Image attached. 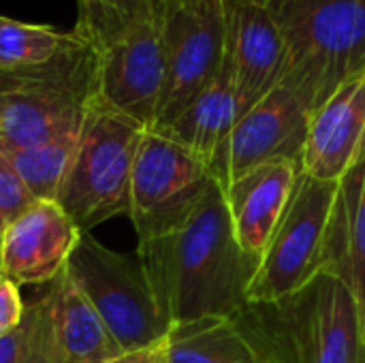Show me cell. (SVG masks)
Returning a JSON list of instances; mask_svg holds the SVG:
<instances>
[{"label":"cell","mask_w":365,"mask_h":363,"mask_svg":"<svg viewBox=\"0 0 365 363\" xmlns=\"http://www.w3.org/2000/svg\"><path fill=\"white\" fill-rule=\"evenodd\" d=\"M171 363H259L231 319H199L173 325L165 338Z\"/></svg>","instance_id":"d6986e66"},{"label":"cell","mask_w":365,"mask_h":363,"mask_svg":"<svg viewBox=\"0 0 365 363\" xmlns=\"http://www.w3.org/2000/svg\"><path fill=\"white\" fill-rule=\"evenodd\" d=\"M302 173L304 165L297 160H272L222 188L235 237L248 255L263 257Z\"/></svg>","instance_id":"9a60e30c"},{"label":"cell","mask_w":365,"mask_h":363,"mask_svg":"<svg viewBox=\"0 0 365 363\" xmlns=\"http://www.w3.org/2000/svg\"><path fill=\"white\" fill-rule=\"evenodd\" d=\"M137 363H171L169 357H167V351H165V342L158 344V347H154V349H150V351L139 353Z\"/></svg>","instance_id":"484cf974"},{"label":"cell","mask_w":365,"mask_h":363,"mask_svg":"<svg viewBox=\"0 0 365 363\" xmlns=\"http://www.w3.org/2000/svg\"><path fill=\"white\" fill-rule=\"evenodd\" d=\"M165 88L152 131L169 126L220 73L227 58L225 0H158Z\"/></svg>","instance_id":"ba28073f"},{"label":"cell","mask_w":365,"mask_h":363,"mask_svg":"<svg viewBox=\"0 0 365 363\" xmlns=\"http://www.w3.org/2000/svg\"><path fill=\"white\" fill-rule=\"evenodd\" d=\"M26 304L19 295V285L0 276V338L9 336L24 321Z\"/></svg>","instance_id":"d4e9b609"},{"label":"cell","mask_w":365,"mask_h":363,"mask_svg":"<svg viewBox=\"0 0 365 363\" xmlns=\"http://www.w3.org/2000/svg\"><path fill=\"white\" fill-rule=\"evenodd\" d=\"M225 2H259V4H269L272 0H225Z\"/></svg>","instance_id":"83f0119b"},{"label":"cell","mask_w":365,"mask_h":363,"mask_svg":"<svg viewBox=\"0 0 365 363\" xmlns=\"http://www.w3.org/2000/svg\"><path fill=\"white\" fill-rule=\"evenodd\" d=\"M66 272L124 355L165 342L171 325L137 255L115 252L90 233H81Z\"/></svg>","instance_id":"8992f818"},{"label":"cell","mask_w":365,"mask_h":363,"mask_svg":"<svg viewBox=\"0 0 365 363\" xmlns=\"http://www.w3.org/2000/svg\"><path fill=\"white\" fill-rule=\"evenodd\" d=\"M77 39V30L58 32L49 26L24 24L0 15V68H19L49 62Z\"/></svg>","instance_id":"44dd1931"},{"label":"cell","mask_w":365,"mask_h":363,"mask_svg":"<svg viewBox=\"0 0 365 363\" xmlns=\"http://www.w3.org/2000/svg\"><path fill=\"white\" fill-rule=\"evenodd\" d=\"M137 257L171 327L233 317L248 304L261 263L237 242L220 184L180 229L137 246Z\"/></svg>","instance_id":"6da1fadb"},{"label":"cell","mask_w":365,"mask_h":363,"mask_svg":"<svg viewBox=\"0 0 365 363\" xmlns=\"http://www.w3.org/2000/svg\"><path fill=\"white\" fill-rule=\"evenodd\" d=\"M143 135L141 124L105 105L98 94L88 103L77 152L56 199L81 233L128 216L130 178Z\"/></svg>","instance_id":"5b68a950"},{"label":"cell","mask_w":365,"mask_h":363,"mask_svg":"<svg viewBox=\"0 0 365 363\" xmlns=\"http://www.w3.org/2000/svg\"><path fill=\"white\" fill-rule=\"evenodd\" d=\"M81 128V126H79ZM79 128L36 145L4 150L34 201H56L77 152ZM2 150V148H0Z\"/></svg>","instance_id":"ffe728a7"},{"label":"cell","mask_w":365,"mask_h":363,"mask_svg":"<svg viewBox=\"0 0 365 363\" xmlns=\"http://www.w3.org/2000/svg\"><path fill=\"white\" fill-rule=\"evenodd\" d=\"M289 51L284 83L317 111L365 71V0H272Z\"/></svg>","instance_id":"277c9868"},{"label":"cell","mask_w":365,"mask_h":363,"mask_svg":"<svg viewBox=\"0 0 365 363\" xmlns=\"http://www.w3.org/2000/svg\"><path fill=\"white\" fill-rule=\"evenodd\" d=\"M308 122V107L282 81L235 122L225 152V186L233 178L272 160H297L304 165Z\"/></svg>","instance_id":"8fae6325"},{"label":"cell","mask_w":365,"mask_h":363,"mask_svg":"<svg viewBox=\"0 0 365 363\" xmlns=\"http://www.w3.org/2000/svg\"><path fill=\"white\" fill-rule=\"evenodd\" d=\"M158 0H77V26L96 51L122 39L135 24L156 15Z\"/></svg>","instance_id":"7402d4cb"},{"label":"cell","mask_w":365,"mask_h":363,"mask_svg":"<svg viewBox=\"0 0 365 363\" xmlns=\"http://www.w3.org/2000/svg\"><path fill=\"white\" fill-rule=\"evenodd\" d=\"M34 201L4 150H0V235Z\"/></svg>","instance_id":"cb8c5ba5"},{"label":"cell","mask_w":365,"mask_h":363,"mask_svg":"<svg viewBox=\"0 0 365 363\" xmlns=\"http://www.w3.org/2000/svg\"><path fill=\"white\" fill-rule=\"evenodd\" d=\"M210 167L163 133L145 131L130 178L128 216L139 246L180 229L216 186Z\"/></svg>","instance_id":"9c48e42d"},{"label":"cell","mask_w":365,"mask_h":363,"mask_svg":"<svg viewBox=\"0 0 365 363\" xmlns=\"http://www.w3.org/2000/svg\"><path fill=\"white\" fill-rule=\"evenodd\" d=\"M0 363H51L49 325L43 293L26 304L24 321L0 338Z\"/></svg>","instance_id":"603a6c76"},{"label":"cell","mask_w":365,"mask_h":363,"mask_svg":"<svg viewBox=\"0 0 365 363\" xmlns=\"http://www.w3.org/2000/svg\"><path fill=\"white\" fill-rule=\"evenodd\" d=\"M237 118L240 113L233 73L229 60L225 58V64L216 79L169 126L156 133L167 135L169 139L184 145L188 152H192L199 160H203L222 188L227 180V141Z\"/></svg>","instance_id":"e0dca14e"},{"label":"cell","mask_w":365,"mask_h":363,"mask_svg":"<svg viewBox=\"0 0 365 363\" xmlns=\"http://www.w3.org/2000/svg\"><path fill=\"white\" fill-rule=\"evenodd\" d=\"M43 300L51 363H105L124 355L66 270L45 285Z\"/></svg>","instance_id":"2e32d148"},{"label":"cell","mask_w":365,"mask_h":363,"mask_svg":"<svg viewBox=\"0 0 365 363\" xmlns=\"http://www.w3.org/2000/svg\"><path fill=\"white\" fill-rule=\"evenodd\" d=\"M167 62L158 15L135 24L98 51V98L145 131L156 124Z\"/></svg>","instance_id":"30bf717a"},{"label":"cell","mask_w":365,"mask_h":363,"mask_svg":"<svg viewBox=\"0 0 365 363\" xmlns=\"http://www.w3.org/2000/svg\"><path fill=\"white\" fill-rule=\"evenodd\" d=\"M259 363H365V332L351 287L321 272L299 291L248 302L229 317Z\"/></svg>","instance_id":"7a4b0ae2"},{"label":"cell","mask_w":365,"mask_h":363,"mask_svg":"<svg viewBox=\"0 0 365 363\" xmlns=\"http://www.w3.org/2000/svg\"><path fill=\"white\" fill-rule=\"evenodd\" d=\"M0 276H2V274H0Z\"/></svg>","instance_id":"f1b7e54d"},{"label":"cell","mask_w":365,"mask_h":363,"mask_svg":"<svg viewBox=\"0 0 365 363\" xmlns=\"http://www.w3.org/2000/svg\"><path fill=\"white\" fill-rule=\"evenodd\" d=\"M81 237L58 201H36L0 235V274L15 285H49Z\"/></svg>","instance_id":"4fadbf2b"},{"label":"cell","mask_w":365,"mask_h":363,"mask_svg":"<svg viewBox=\"0 0 365 363\" xmlns=\"http://www.w3.org/2000/svg\"><path fill=\"white\" fill-rule=\"evenodd\" d=\"M98 94V51L79 34L53 60L0 68V148L36 145L81 126Z\"/></svg>","instance_id":"3957f363"},{"label":"cell","mask_w":365,"mask_h":363,"mask_svg":"<svg viewBox=\"0 0 365 363\" xmlns=\"http://www.w3.org/2000/svg\"><path fill=\"white\" fill-rule=\"evenodd\" d=\"M365 150V71L346 79L310 113L304 173L340 182Z\"/></svg>","instance_id":"5bb4252c"},{"label":"cell","mask_w":365,"mask_h":363,"mask_svg":"<svg viewBox=\"0 0 365 363\" xmlns=\"http://www.w3.org/2000/svg\"><path fill=\"white\" fill-rule=\"evenodd\" d=\"M327 272H334L351 287L365 332V150L338 184Z\"/></svg>","instance_id":"ac0fdd59"},{"label":"cell","mask_w":365,"mask_h":363,"mask_svg":"<svg viewBox=\"0 0 365 363\" xmlns=\"http://www.w3.org/2000/svg\"><path fill=\"white\" fill-rule=\"evenodd\" d=\"M137 359H139V353H133V355H120V357L109 359L105 363H137Z\"/></svg>","instance_id":"4316f807"},{"label":"cell","mask_w":365,"mask_h":363,"mask_svg":"<svg viewBox=\"0 0 365 363\" xmlns=\"http://www.w3.org/2000/svg\"><path fill=\"white\" fill-rule=\"evenodd\" d=\"M227 60L242 118L284 81L289 66L287 41L269 4L227 2Z\"/></svg>","instance_id":"7c38bea8"},{"label":"cell","mask_w":365,"mask_h":363,"mask_svg":"<svg viewBox=\"0 0 365 363\" xmlns=\"http://www.w3.org/2000/svg\"><path fill=\"white\" fill-rule=\"evenodd\" d=\"M340 182L317 180L302 173L295 193L265 248L248 302H272L287 297L329 263V227Z\"/></svg>","instance_id":"52a82bcc"}]
</instances>
